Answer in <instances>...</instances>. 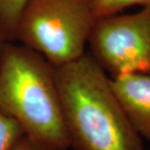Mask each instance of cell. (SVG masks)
Listing matches in <instances>:
<instances>
[{"instance_id":"cell-1","label":"cell","mask_w":150,"mask_h":150,"mask_svg":"<svg viewBox=\"0 0 150 150\" xmlns=\"http://www.w3.org/2000/svg\"><path fill=\"white\" fill-rule=\"evenodd\" d=\"M70 148L76 150H145L110 85L90 54L54 67Z\"/></svg>"},{"instance_id":"cell-2","label":"cell","mask_w":150,"mask_h":150,"mask_svg":"<svg viewBox=\"0 0 150 150\" xmlns=\"http://www.w3.org/2000/svg\"><path fill=\"white\" fill-rule=\"evenodd\" d=\"M0 111L24 134L49 150H67L70 141L54 67L21 43L5 42L0 58Z\"/></svg>"},{"instance_id":"cell-3","label":"cell","mask_w":150,"mask_h":150,"mask_svg":"<svg viewBox=\"0 0 150 150\" xmlns=\"http://www.w3.org/2000/svg\"><path fill=\"white\" fill-rule=\"evenodd\" d=\"M95 20L86 0H28L17 23L14 41L59 67L85 54Z\"/></svg>"},{"instance_id":"cell-4","label":"cell","mask_w":150,"mask_h":150,"mask_svg":"<svg viewBox=\"0 0 150 150\" xmlns=\"http://www.w3.org/2000/svg\"><path fill=\"white\" fill-rule=\"evenodd\" d=\"M88 44L109 77L150 73V7L96 19Z\"/></svg>"},{"instance_id":"cell-5","label":"cell","mask_w":150,"mask_h":150,"mask_svg":"<svg viewBox=\"0 0 150 150\" xmlns=\"http://www.w3.org/2000/svg\"><path fill=\"white\" fill-rule=\"evenodd\" d=\"M110 78V85L129 122L150 144V73H133Z\"/></svg>"},{"instance_id":"cell-6","label":"cell","mask_w":150,"mask_h":150,"mask_svg":"<svg viewBox=\"0 0 150 150\" xmlns=\"http://www.w3.org/2000/svg\"><path fill=\"white\" fill-rule=\"evenodd\" d=\"M28 0H0V39L14 41L17 23Z\"/></svg>"},{"instance_id":"cell-7","label":"cell","mask_w":150,"mask_h":150,"mask_svg":"<svg viewBox=\"0 0 150 150\" xmlns=\"http://www.w3.org/2000/svg\"><path fill=\"white\" fill-rule=\"evenodd\" d=\"M86 2L95 19L116 15L134 6L150 7V0H86Z\"/></svg>"},{"instance_id":"cell-8","label":"cell","mask_w":150,"mask_h":150,"mask_svg":"<svg viewBox=\"0 0 150 150\" xmlns=\"http://www.w3.org/2000/svg\"><path fill=\"white\" fill-rule=\"evenodd\" d=\"M25 134L16 121L0 111V150H10Z\"/></svg>"},{"instance_id":"cell-9","label":"cell","mask_w":150,"mask_h":150,"mask_svg":"<svg viewBox=\"0 0 150 150\" xmlns=\"http://www.w3.org/2000/svg\"><path fill=\"white\" fill-rule=\"evenodd\" d=\"M10 150H49L43 145L29 139L26 135L22 137L13 146Z\"/></svg>"},{"instance_id":"cell-10","label":"cell","mask_w":150,"mask_h":150,"mask_svg":"<svg viewBox=\"0 0 150 150\" xmlns=\"http://www.w3.org/2000/svg\"><path fill=\"white\" fill-rule=\"evenodd\" d=\"M4 43H5L4 41H3L2 39H0V58H1V54H2V51H3V48H4Z\"/></svg>"},{"instance_id":"cell-11","label":"cell","mask_w":150,"mask_h":150,"mask_svg":"<svg viewBox=\"0 0 150 150\" xmlns=\"http://www.w3.org/2000/svg\"><path fill=\"white\" fill-rule=\"evenodd\" d=\"M148 150H150V149H148Z\"/></svg>"}]
</instances>
